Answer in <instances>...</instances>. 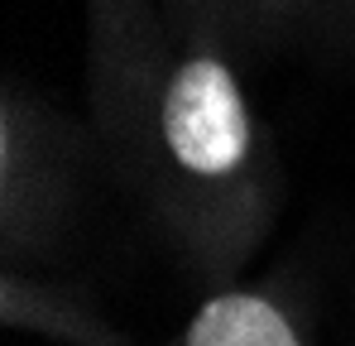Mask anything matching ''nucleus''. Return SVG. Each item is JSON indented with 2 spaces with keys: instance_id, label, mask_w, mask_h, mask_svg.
I'll return each mask as SVG.
<instances>
[{
  "instance_id": "obj_4",
  "label": "nucleus",
  "mask_w": 355,
  "mask_h": 346,
  "mask_svg": "<svg viewBox=\"0 0 355 346\" xmlns=\"http://www.w3.org/2000/svg\"><path fill=\"white\" fill-rule=\"evenodd\" d=\"M312 0H173V10L182 15L178 24L192 39L211 44H221V34H264L274 24H288Z\"/></svg>"
},
{
  "instance_id": "obj_3",
  "label": "nucleus",
  "mask_w": 355,
  "mask_h": 346,
  "mask_svg": "<svg viewBox=\"0 0 355 346\" xmlns=\"http://www.w3.org/2000/svg\"><path fill=\"white\" fill-rule=\"evenodd\" d=\"M96 19V53H101V101L111 115H130V97L144 92L149 63V19L144 0H92Z\"/></svg>"
},
{
  "instance_id": "obj_1",
  "label": "nucleus",
  "mask_w": 355,
  "mask_h": 346,
  "mask_svg": "<svg viewBox=\"0 0 355 346\" xmlns=\"http://www.w3.org/2000/svg\"><path fill=\"white\" fill-rule=\"evenodd\" d=\"M144 97V154L178 236L207 265H231L259 236V125L221 44L182 39Z\"/></svg>"
},
{
  "instance_id": "obj_2",
  "label": "nucleus",
  "mask_w": 355,
  "mask_h": 346,
  "mask_svg": "<svg viewBox=\"0 0 355 346\" xmlns=\"http://www.w3.org/2000/svg\"><path fill=\"white\" fill-rule=\"evenodd\" d=\"M178 346H302V337L269 293L231 288L192 313Z\"/></svg>"
}]
</instances>
